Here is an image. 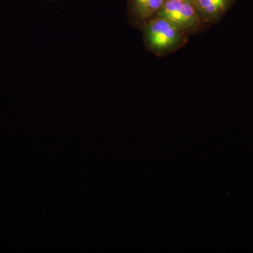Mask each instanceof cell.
<instances>
[{"mask_svg": "<svg viewBox=\"0 0 253 253\" xmlns=\"http://www.w3.org/2000/svg\"><path fill=\"white\" fill-rule=\"evenodd\" d=\"M144 34L151 49L165 52L180 45L185 32L166 18L155 16L145 25Z\"/></svg>", "mask_w": 253, "mask_h": 253, "instance_id": "cell-1", "label": "cell"}, {"mask_svg": "<svg viewBox=\"0 0 253 253\" xmlns=\"http://www.w3.org/2000/svg\"><path fill=\"white\" fill-rule=\"evenodd\" d=\"M155 16L166 18L184 32L196 29L201 23L194 4L187 1L166 0Z\"/></svg>", "mask_w": 253, "mask_h": 253, "instance_id": "cell-2", "label": "cell"}, {"mask_svg": "<svg viewBox=\"0 0 253 253\" xmlns=\"http://www.w3.org/2000/svg\"><path fill=\"white\" fill-rule=\"evenodd\" d=\"M234 1L235 0H194L191 3L201 18L208 20L219 17L230 7Z\"/></svg>", "mask_w": 253, "mask_h": 253, "instance_id": "cell-3", "label": "cell"}, {"mask_svg": "<svg viewBox=\"0 0 253 253\" xmlns=\"http://www.w3.org/2000/svg\"><path fill=\"white\" fill-rule=\"evenodd\" d=\"M131 11L137 19L146 21L156 16L166 0H129Z\"/></svg>", "mask_w": 253, "mask_h": 253, "instance_id": "cell-4", "label": "cell"}, {"mask_svg": "<svg viewBox=\"0 0 253 253\" xmlns=\"http://www.w3.org/2000/svg\"><path fill=\"white\" fill-rule=\"evenodd\" d=\"M176 1H187V2H192L194 0H176Z\"/></svg>", "mask_w": 253, "mask_h": 253, "instance_id": "cell-5", "label": "cell"}]
</instances>
